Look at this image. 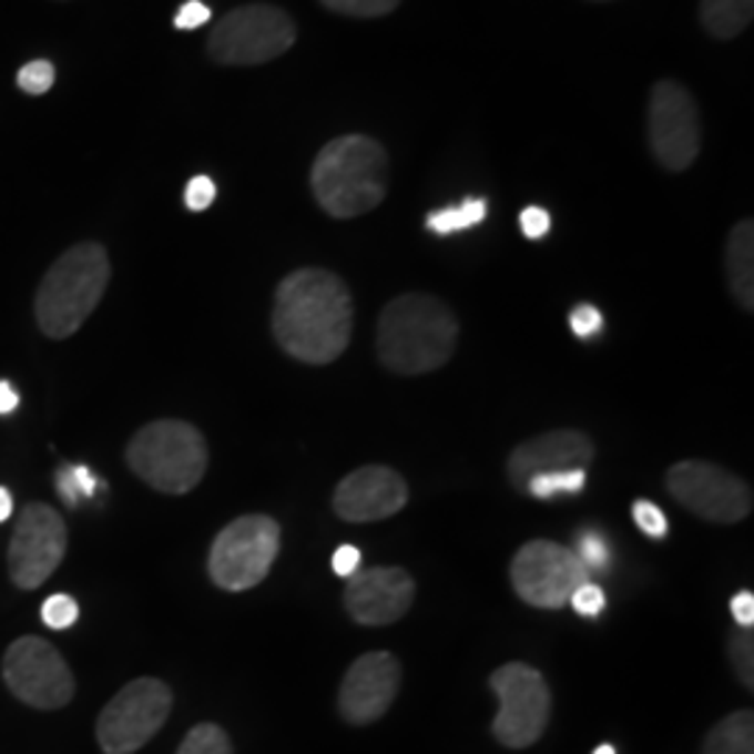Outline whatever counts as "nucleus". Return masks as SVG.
<instances>
[{"instance_id": "39448f33", "label": "nucleus", "mask_w": 754, "mask_h": 754, "mask_svg": "<svg viewBox=\"0 0 754 754\" xmlns=\"http://www.w3.org/2000/svg\"><path fill=\"white\" fill-rule=\"evenodd\" d=\"M126 461L140 481L165 495H185L207 472V441L191 422L160 419L134 434Z\"/></svg>"}, {"instance_id": "f704fd0d", "label": "nucleus", "mask_w": 754, "mask_h": 754, "mask_svg": "<svg viewBox=\"0 0 754 754\" xmlns=\"http://www.w3.org/2000/svg\"><path fill=\"white\" fill-rule=\"evenodd\" d=\"M520 230L528 241L546 238L548 230H551V215H548V210L531 204V207H526L520 213Z\"/></svg>"}, {"instance_id": "a19ab883", "label": "nucleus", "mask_w": 754, "mask_h": 754, "mask_svg": "<svg viewBox=\"0 0 754 754\" xmlns=\"http://www.w3.org/2000/svg\"><path fill=\"white\" fill-rule=\"evenodd\" d=\"M592 754H615V746H610V743H603V746H598Z\"/></svg>"}, {"instance_id": "6e6552de", "label": "nucleus", "mask_w": 754, "mask_h": 754, "mask_svg": "<svg viewBox=\"0 0 754 754\" xmlns=\"http://www.w3.org/2000/svg\"><path fill=\"white\" fill-rule=\"evenodd\" d=\"M296 42V26L277 7H244L213 26L207 51L221 64H263L283 57Z\"/></svg>"}, {"instance_id": "4be33fe9", "label": "nucleus", "mask_w": 754, "mask_h": 754, "mask_svg": "<svg viewBox=\"0 0 754 754\" xmlns=\"http://www.w3.org/2000/svg\"><path fill=\"white\" fill-rule=\"evenodd\" d=\"M487 202L483 198H465L456 207H445L436 210L425 218L430 233L436 235H452V233H465V230H472V226L481 224L487 218Z\"/></svg>"}, {"instance_id": "dca6fc26", "label": "nucleus", "mask_w": 754, "mask_h": 754, "mask_svg": "<svg viewBox=\"0 0 754 754\" xmlns=\"http://www.w3.org/2000/svg\"><path fill=\"white\" fill-rule=\"evenodd\" d=\"M408 483L391 467H358L333 492V511L344 522H375L406 509Z\"/></svg>"}, {"instance_id": "bb28decb", "label": "nucleus", "mask_w": 754, "mask_h": 754, "mask_svg": "<svg viewBox=\"0 0 754 754\" xmlns=\"http://www.w3.org/2000/svg\"><path fill=\"white\" fill-rule=\"evenodd\" d=\"M330 12L347 14V18H384L400 7V0H322Z\"/></svg>"}, {"instance_id": "58836bf2", "label": "nucleus", "mask_w": 754, "mask_h": 754, "mask_svg": "<svg viewBox=\"0 0 754 754\" xmlns=\"http://www.w3.org/2000/svg\"><path fill=\"white\" fill-rule=\"evenodd\" d=\"M18 406H20L18 391L12 389V384H7V380H0V417H7V414H12Z\"/></svg>"}, {"instance_id": "20e7f679", "label": "nucleus", "mask_w": 754, "mask_h": 754, "mask_svg": "<svg viewBox=\"0 0 754 754\" xmlns=\"http://www.w3.org/2000/svg\"><path fill=\"white\" fill-rule=\"evenodd\" d=\"M110 285V257L101 244H79L64 252L37 288V325L48 338H68L99 308Z\"/></svg>"}, {"instance_id": "c9c22d12", "label": "nucleus", "mask_w": 754, "mask_h": 754, "mask_svg": "<svg viewBox=\"0 0 754 754\" xmlns=\"http://www.w3.org/2000/svg\"><path fill=\"white\" fill-rule=\"evenodd\" d=\"M210 20V7H204L202 0H187L185 7L176 12V29H198V26H204Z\"/></svg>"}, {"instance_id": "0eeeda50", "label": "nucleus", "mask_w": 754, "mask_h": 754, "mask_svg": "<svg viewBox=\"0 0 754 754\" xmlns=\"http://www.w3.org/2000/svg\"><path fill=\"white\" fill-rule=\"evenodd\" d=\"M495 696H498V715L492 721V735L509 748H528L546 732L551 719V691L537 668L526 662L500 665L489 676Z\"/></svg>"}, {"instance_id": "f03ea898", "label": "nucleus", "mask_w": 754, "mask_h": 754, "mask_svg": "<svg viewBox=\"0 0 754 754\" xmlns=\"http://www.w3.org/2000/svg\"><path fill=\"white\" fill-rule=\"evenodd\" d=\"M459 322L430 294H403L377 319V355L397 375H428L456 353Z\"/></svg>"}, {"instance_id": "9d476101", "label": "nucleus", "mask_w": 754, "mask_h": 754, "mask_svg": "<svg viewBox=\"0 0 754 754\" xmlns=\"http://www.w3.org/2000/svg\"><path fill=\"white\" fill-rule=\"evenodd\" d=\"M587 568L570 548L551 540H531L511 559L514 592L540 610H562L570 595L587 584Z\"/></svg>"}, {"instance_id": "473e14b6", "label": "nucleus", "mask_w": 754, "mask_h": 754, "mask_svg": "<svg viewBox=\"0 0 754 754\" xmlns=\"http://www.w3.org/2000/svg\"><path fill=\"white\" fill-rule=\"evenodd\" d=\"M601 327H603V316H601V310L592 308V305H579V308H573V314H570V330H573L579 338L598 336Z\"/></svg>"}, {"instance_id": "6ab92c4d", "label": "nucleus", "mask_w": 754, "mask_h": 754, "mask_svg": "<svg viewBox=\"0 0 754 754\" xmlns=\"http://www.w3.org/2000/svg\"><path fill=\"white\" fill-rule=\"evenodd\" d=\"M726 279L737 305L754 308V224L748 218L732 226L726 241Z\"/></svg>"}, {"instance_id": "e433bc0d", "label": "nucleus", "mask_w": 754, "mask_h": 754, "mask_svg": "<svg viewBox=\"0 0 754 754\" xmlns=\"http://www.w3.org/2000/svg\"><path fill=\"white\" fill-rule=\"evenodd\" d=\"M732 615H735L737 626L741 629H752L754 626V595L748 590L737 592L732 598Z\"/></svg>"}, {"instance_id": "72a5a7b5", "label": "nucleus", "mask_w": 754, "mask_h": 754, "mask_svg": "<svg viewBox=\"0 0 754 754\" xmlns=\"http://www.w3.org/2000/svg\"><path fill=\"white\" fill-rule=\"evenodd\" d=\"M215 202V185L210 176H193L185 187V204L193 213H202Z\"/></svg>"}, {"instance_id": "c756f323", "label": "nucleus", "mask_w": 754, "mask_h": 754, "mask_svg": "<svg viewBox=\"0 0 754 754\" xmlns=\"http://www.w3.org/2000/svg\"><path fill=\"white\" fill-rule=\"evenodd\" d=\"M634 522L643 534L654 537V540H662L668 534V517L662 514L660 506H654L651 500H638L632 509Z\"/></svg>"}, {"instance_id": "f8f14e48", "label": "nucleus", "mask_w": 754, "mask_h": 754, "mask_svg": "<svg viewBox=\"0 0 754 754\" xmlns=\"http://www.w3.org/2000/svg\"><path fill=\"white\" fill-rule=\"evenodd\" d=\"M3 679L9 691L37 710H59L73 699L75 682L68 662L42 638H20L3 656Z\"/></svg>"}, {"instance_id": "a878e982", "label": "nucleus", "mask_w": 754, "mask_h": 754, "mask_svg": "<svg viewBox=\"0 0 754 754\" xmlns=\"http://www.w3.org/2000/svg\"><path fill=\"white\" fill-rule=\"evenodd\" d=\"M730 660L743 685H754V638L752 629H737L730 638Z\"/></svg>"}, {"instance_id": "7c9ffc66", "label": "nucleus", "mask_w": 754, "mask_h": 754, "mask_svg": "<svg viewBox=\"0 0 754 754\" xmlns=\"http://www.w3.org/2000/svg\"><path fill=\"white\" fill-rule=\"evenodd\" d=\"M575 557L581 559L587 570H607L610 568V548L603 542V537L598 534H584L579 542V553Z\"/></svg>"}, {"instance_id": "412c9836", "label": "nucleus", "mask_w": 754, "mask_h": 754, "mask_svg": "<svg viewBox=\"0 0 754 754\" xmlns=\"http://www.w3.org/2000/svg\"><path fill=\"white\" fill-rule=\"evenodd\" d=\"M754 14V0H702L699 18L715 40H732L741 34Z\"/></svg>"}, {"instance_id": "393cba45", "label": "nucleus", "mask_w": 754, "mask_h": 754, "mask_svg": "<svg viewBox=\"0 0 754 754\" xmlns=\"http://www.w3.org/2000/svg\"><path fill=\"white\" fill-rule=\"evenodd\" d=\"M57 487L64 503L73 509V506L79 503V498H93L95 476L88 470V467H62L57 476Z\"/></svg>"}, {"instance_id": "f3484780", "label": "nucleus", "mask_w": 754, "mask_h": 754, "mask_svg": "<svg viewBox=\"0 0 754 754\" xmlns=\"http://www.w3.org/2000/svg\"><path fill=\"white\" fill-rule=\"evenodd\" d=\"M414 590L417 584L403 568H369L349 575L344 607L360 626H389L411 610Z\"/></svg>"}, {"instance_id": "4468645a", "label": "nucleus", "mask_w": 754, "mask_h": 754, "mask_svg": "<svg viewBox=\"0 0 754 754\" xmlns=\"http://www.w3.org/2000/svg\"><path fill=\"white\" fill-rule=\"evenodd\" d=\"M649 143L668 171L691 169L702 149V121L693 95L679 82H660L649 101Z\"/></svg>"}, {"instance_id": "a211bd4d", "label": "nucleus", "mask_w": 754, "mask_h": 754, "mask_svg": "<svg viewBox=\"0 0 754 754\" xmlns=\"http://www.w3.org/2000/svg\"><path fill=\"white\" fill-rule=\"evenodd\" d=\"M595 456L592 439L581 430H551V434L534 436L522 441L509 456V481L514 489L526 492V483L537 476L562 470H587Z\"/></svg>"}, {"instance_id": "9b49d317", "label": "nucleus", "mask_w": 754, "mask_h": 754, "mask_svg": "<svg viewBox=\"0 0 754 754\" xmlns=\"http://www.w3.org/2000/svg\"><path fill=\"white\" fill-rule=\"evenodd\" d=\"M665 483L679 506L707 522L732 526L752 511L748 483L710 461H679L668 470Z\"/></svg>"}, {"instance_id": "2eb2a0df", "label": "nucleus", "mask_w": 754, "mask_h": 754, "mask_svg": "<svg viewBox=\"0 0 754 754\" xmlns=\"http://www.w3.org/2000/svg\"><path fill=\"white\" fill-rule=\"evenodd\" d=\"M403 668L389 651H369L349 665L338 691V713L355 726L375 724L400 693Z\"/></svg>"}, {"instance_id": "cd10ccee", "label": "nucleus", "mask_w": 754, "mask_h": 754, "mask_svg": "<svg viewBox=\"0 0 754 754\" xmlns=\"http://www.w3.org/2000/svg\"><path fill=\"white\" fill-rule=\"evenodd\" d=\"M75 618H79V603L70 595H64V592H57V595H51L42 603V621H45L48 629L62 632V629L73 626Z\"/></svg>"}, {"instance_id": "ea45409f", "label": "nucleus", "mask_w": 754, "mask_h": 754, "mask_svg": "<svg viewBox=\"0 0 754 754\" xmlns=\"http://www.w3.org/2000/svg\"><path fill=\"white\" fill-rule=\"evenodd\" d=\"M12 511H14L12 495H9V489L0 487V522H7L9 517H12Z\"/></svg>"}, {"instance_id": "b1692460", "label": "nucleus", "mask_w": 754, "mask_h": 754, "mask_svg": "<svg viewBox=\"0 0 754 754\" xmlns=\"http://www.w3.org/2000/svg\"><path fill=\"white\" fill-rule=\"evenodd\" d=\"M176 754H233V743L218 724H198L187 732Z\"/></svg>"}, {"instance_id": "aec40b11", "label": "nucleus", "mask_w": 754, "mask_h": 754, "mask_svg": "<svg viewBox=\"0 0 754 754\" xmlns=\"http://www.w3.org/2000/svg\"><path fill=\"white\" fill-rule=\"evenodd\" d=\"M702 754H754V715L737 710L710 730Z\"/></svg>"}, {"instance_id": "1a4fd4ad", "label": "nucleus", "mask_w": 754, "mask_h": 754, "mask_svg": "<svg viewBox=\"0 0 754 754\" xmlns=\"http://www.w3.org/2000/svg\"><path fill=\"white\" fill-rule=\"evenodd\" d=\"M174 693L154 676H140L129 682L112 702L101 710L95 735L106 754H132L143 748L163 730L171 715Z\"/></svg>"}, {"instance_id": "423d86ee", "label": "nucleus", "mask_w": 754, "mask_h": 754, "mask_svg": "<svg viewBox=\"0 0 754 754\" xmlns=\"http://www.w3.org/2000/svg\"><path fill=\"white\" fill-rule=\"evenodd\" d=\"M279 553V526L268 514H244L215 537L207 557L210 579L226 592L261 584Z\"/></svg>"}, {"instance_id": "5701e85b", "label": "nucleus", "mask_w": 754, "mask_h": 754, "mask_svg": "<svg viewBox=\"0 0 754 754\" xmlns=\"http://www.w3.org/2000/svg\"><path fill=\"white\" fill-rule=\"evenodd\" d=\"M587 483V470H562L548 472V476H537L526 483V492L531 498H553V495H575L581 492Z\"/></svg>"}, {"instance_id": "4c0bfd02", "label": "nucleus", "mask_w": 754, "mask_h": 754, "mask_svg": "<svg viewBox=\"0 0 754 754\" xmlns=\"http://www.w3.org/2000/svg\"><path fill=\"white\" fill-rule=\"evenodd\" d=\"M358 564H360V551H358V548L342 546L336 553H333V570H336L338 575H344V579L355 575Z\"/></svg>"}, {"instance_id": "f257e3e1", "label": "nucleus", "mask_w": 754, "mask_h": 754, "mask_svg": "<svg viewBox=\"0 0 754 754\" xmlns=\"http://www.w3.org/2000/svg\"><path fill=\"white\" fill-rule=\"evenodd\" d=\"M349 288L327 268H296L277 285L272 330L279 347L302 364H333L353 338Z\"/></svg>"}, {"instance_id": "ddd939ff", "label": "nucleus", "mask_w": 754, "mask_h": 754, "mask_svg": "<svg viewBox=\"0 0 754 754\" xmlns=\"http://www.w3.org/2000/svg\"><path fill=\"white\" fill-rule=\"evenodd\" d=\"M68 551V526L62 514L45 503H29L18 517L9 542V575L20 590H37L62 564Z\"/></svg>"}, {"instance_id": "c85d7f7f", "label": "nucleus", "mask_w": 754, "mask_h": 754, "mask_svg": "<svg viewBox=\"0 0 754 754\" xmlns=\"http://www.w3.org/2000/svg\"><path fill=\"white\" fill-rule=\"evenodd\" d=\"M53 79H57V70H53L51 62L45 59H37V62H29L20 68L18 73V84L20 90L31 95H42L53 88Z\"/></svg>"}, {"instance_id": "2f4dec72", "label": "nucleus", "mask_w": 754, "mask_h": 754, "mask_svg": "<svg viewBox=\"0 0 754 754\" xmlns=\"http://www.w3.org/2000/svg\"><path fill=\"white\" fill-rule=\"evenodd\" d=\"M570 607H573L579 615L595 618V615H601L603 607H607V598H603L601 587L590 584V581H587V584H581L579 590L570 595Z\"/></svg>"}, {"instance_id": "7ed1b4c3", "label": "nucleus", "mask_w": 754, "mask_h": 754, "mask_svg": "<svg viewBox=\"0 0 754 754\" xmlns=\"http://www.w3.org/2000/svg\"><path fill=\"white\" fill-rule=\"evenodd\" d=\"M310 187L333 218H358L386 198L389 157L384 145L364 134H344L319 151L310 169Z\"/></svg>"}]
</instances>
